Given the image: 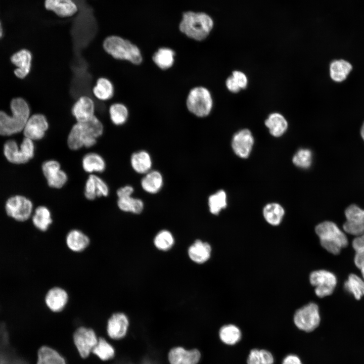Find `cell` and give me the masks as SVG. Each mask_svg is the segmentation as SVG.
<instances>
[{"label":"cell","mask_w":364,"mask_h":364,"mask_svg":"<svg viewBox=\"0 0 364 364\" xmlns=\"http://www.w3.org/2000/svg\"><path fill=\"white\" fill-rule=\"evenodd\" d=\"M109 193L108 186L101 177L94 174L89 175L84 187V196L87 199L93 200L97 197H106Z\"/></svg>","instance_id":"2e32d148"},{"label":"cell","mask_w":364,"mask_h":364,"mask_svg":"<svg viewBox=\"0 0 364 364\" xmlns=\"http://www.w3.org/2000/svg\"><path fill=\"white\" fill-rule=\"evenodd\" d=\"M42 171L48 185L51 188L60 189L67 181L66 173L61 169L60 164L56 160L45 161L42 165Z\"/></svg>","instance_id":"7c38bea8"},{"label":"cell","mask_w":364,"mask_h":364,"mask_svg":"<svg viewBox=\"0 0 364 364\" xmlns=\"http://www.w3.org/2000/svg\"><path fill=\"white\" fill-rule=\"evenodd\" d=\"M265 125L274 136L279 137L287 130L288 122L284 116L279 113L270 114L265 121Z\"/></svg>","instance_id":"cb8c5ba5"},{"label":"cell","mask_w":364,"mask_h":364,"mask_svg":"<svg viewBox=\"0 0 364 364\" xmlns=\"http://www.w3.org/2000/svg\"><path fill=\"white\" fill-rule=\"evenodd\" d=\"M73 340L80 355L83 358L88 356L98 341L95 332L85 327H80L75 331Z\"/></svg>","instance_id":"4fadbf2b"},{"label":"cell","mask_w":364,"mask_h":364,"mask_svg":"<svg viewBox=\"0 0 364 364\" xmlns=\"http://www.w3.org/2000/svg\"><path fill=\"white\" fill-rule=\"evenodd\" d=\"M10 106L11 116L0 111V134L2 135H10L21 131L29 118V106L22 98L13 99Z\"/></svg>","instance_id":"3957f363"},{"label":"cell","mask_w":364,"mask_h":364,"mask_svg":"<svg viewBox=\"0 0 364 364\" xmlns=\"http://www.w3.org/2000/svg\"><path fill=\"white\" fill-rule=\"evenodd\" d=\"M352 246L355 251L354 263L359 268L364 262V233L353 240Z\"/></svg>","instance_id":"ee69618b"},{"label":"cell","mask_w":364,"mask_h":364,"mask_svg":"<svg viewBox=\"0 0 364 364\" xmlns=\"http://www.w3.org/2000/svg\"><path fill=\"white\" fill-rule=\"evenodd\" d=\"M117 206L122 211L135 214L141 213L144 208L143 201L140 199L134 198L131 196L118 199Z\"/></svg>","instance_id":"74e56055"},{"label":"cell","mask_w":364,"mask_h":364,"mask_svg":"<svg viewBox=\"0 0 364 364\" xmlns=\"http://www.w3.org/2000/svg\"><path fill=\"white\" fill-rule=\"evenodd\" d=\"M37 364H66L65 359L53 349L42 346L38 351Z\"/></svg>","instance_id":"836d02e7"},{"label":"cell","mask_w":364,"mask_h":364,"mask_svg":"<svg viewBox=\"0 0 364 364\" xmlns=\"http://www.w3.org/2000/svg\"><path fill=\"white\" fill-rule=\"evenodd\" d=\"M213 26V20L207 13L190 11L183 14L179 29L188 37L201 41L209 35Z\"/></svg>","instance_id":"7a4b0ae2"},{"label":"cell","mask_w":364,"mask_h":364,"mask_svg":"<svg viewBox=\"0 0 364 364\" xmlns=\"http://www.w3.org/2000/svg\"><path fill=\"white\" fill-rule=\"evenodd\" d=\"M133 191L134 189L132 187L129 185L125 186L117 190V196L118 199L128 197L131 196Z\"/></svg>","instance_id":"c3c4849f"},{"label":"cell","mask_w":364,"mask_h":364,"mask_svg":"<svg viewBox=\"0 0 364 364\" xmlns=\"http://www.w3.org/2000/svg\"><path fill=\"white\" fill-rule=\"evenodd\" d=\"M103 130L102 122L96 116L85 122H77L68 134V147L73 150L83 147H91L96 144L97 139L103 134Z\"/></svg>","instance_id":"6da1fadb"},{"label":"cell","mask_w":364,"mask_h":364,"mask_svg":"<svg viewBox=\"0 0 364 364\" xmlns=\"http://www.w3.org/2000/svg\"><path fill=\"white\" fill-rule=\"evenodd\" d=\"M345 215L343 229L346 233L356 237L364 233V209L351 204L345 209Z\"/></svg>","instance_id":"8fae6325"},{"label":"cell","mask_w":364,"mask_h":364,"mask_svg":"<svg viewBox=\"0 0 364 364\" xmlns=\"http://www.w3.org/2000/svg\"><path fill=\"white\" fill-rule=\"evenodd\" d=\"M174 242V238L172 234L167 230H162L159 232L154 240L155 247L162 251L170 249L173 245Z\"/></svg>","instance_id":"b9f144b4"},{"label":"cell","mask_w":364,"mask_h":364,"mask_svg":"<svg viewBox=\"0 0 364 364\" xmlns=\"http://www.w3.org/2000/svg\"><path fill=\"white\" fill-rule=\"evenodd\" d=\"M130 164L133 169L139 173L149 172L152 166V160L149 154L145 151L133 153L130 158Z\"/></svg>","instance_id":"83f0119b"},{"label":"cell","mask_w":364,"mask_h":364,"mask_svg":"<svg viewBox=\"0 0 364 364\" xmlns=\"http://www.w3.org/2000/svg\"><path fill=\"white\" fill-rule=\"evenodd\" d=\"M53 221L50 210L44 206H38L32 216L34 225L41 231H47Z\"/></svg>","instance_id":"1f68e13d"},{"label":"cell","mask_w":364,"mask_h":364,"mask_svg":"<svg viewBox=\"0 0 364 364\" xmlns=\"http://www.w3.org/2000/svg\"><path fill=\"white\" fill-rule=\"evenodd\" d=\"M293 322L296 327L302 332L309 333L314 331L321 322L318 305L310 302L298 309L294 315Z\"/></svg>","instance_id":"52a82bcc"},{"label":"cell","mask_w":364,"mask_h":364,"mask_svg":"<svg viewBox=\"0 0 364 364\" xmlns=\"http://www.w3.org/2000/svg\"><path fill=\"white\" fill-rule=\"evenodd\" d=\"M285 211L278 203H271L265 206L263 210V216L266 221L272 225H278L282 221Z\"/></svg>","instance_id":"d6a6232c"},{"label":"cell","mask_w":364,"mask_h":364,"mask_svg":"<svg viewBox=\"0 0 364 364\" xmlns=\"http://www.w3.org/2000/svg\"><path fill=\"white\" fill-rule=\"evenodd\" d=\"M162 185V176L157 171L148 172L141 180V186L143 190L151 194L157 193L161 189Z\"/></svg>","instance_id":"4dcf8cb0"},{"label":"cell","mask_w":364,"mask_h":364,"mask_svg":"<svg viewBox=\"0 0 364 364\" xmlns=\"http://www.w3.org/2000/svg\"><path fill=\"white\" fill-rule=\"evenodd\" d=\"M309 281L315 287V293L320 298L332 294L337 284L336 276L326 270L312 271L309 276Z\"/></svg>","instance_id":"9c48e42d"},{"label":"cell","mask_w":364,"mask_h":364,"mask_svg":"<svg viewBox=\"0 0 364 364\" xmlns=\"http://www.w3.org/2000/svg\"><path fill=\"white\" fill-rule=\"evenodd\" d=\"M66 242L67 247L74 252L84 250L89 244V238L78 230H72L67 235Z\"/></svg>","instance_id":"d4e9b609"},{"label":"cell","mask_w":364,"mask_h":364,"mask_svg":"<svg viewBox=\"0 0 364 364\" xmlns=\"http://www.w3.org/2000/svg\"><path fill=\"white\" fill-rule=\"evenodd\" d=\"M200 357L201 354L198 350H187L181 347L172 348L168 355L170 364H197Z\"/></svg>","instance_id":"e0dca14e"},{"label":"cell","mask_w":364,"mask_h":364,"mask_svg":"<svg viewBox=\"0 0 364 364\" xmlns=\"http://www.w3.org/2000/svg\"><path fill=\"white\" fill-rule=\"evenodd\" d=\"M281 364H303L301 358L297 354L290 353L282 359Z\"/></svg>","instance_id":"7dc6e473"},{"label":"cell","mask_w":364,"mask_h":364,"mask_svg":"<svg viewBox=\"0 0 364 364\" xmlns=\"http://www.w3.org/2000/svg\"><path fill=\"white\" fill-rule=\"evenodd\" d=\"M292 161L296 166L300 168H307L311 164L312 153L307 149H299L294 155Z\"/></svg>","instance_id":"7bdbcfd3"},{"label":"cell","mask_w":364,"mask_h":364,"mask_svg":"<svg viewBox=\"0 0 364 364\" xmlns=\"http://www.w3.org/2000/svg\"><path fill=\"white\" fill-rule=\"evenodd\" d=\"M2 34H3V30H2L1 23L0 22V38L2 36Z\"/></svg>","instance_id":"816d5d0a"},{"label":"cell","mask_w":364,"mask_h":364,"mask_svg":"<svg viewBox=\"0 0 364 364\" xmlns=\"http://www.w3.org/2000/svg\"><path fill=\"white\" fill-rule=\"evenodd\" d=\"M110 119L116 125H121L127 120L128 111L125 105L120 103L112 105L109 109Z\"/></svg>","instance_id":"ab89813d"},{"label":"cell","mask_w":364,"mask_h":364,"mask_svg":"<svg viewBox=\"0 0 364 364\" xmlns=\"http://www.w3.org/2000/svg\"><path fill=\"white\" fill-rule=\"evenodd\" d=\"M105 51L116 59L140 64L143 60L139 48L129 40L116 35L109 36L103 42Z\"/></svg>","instance_id":"5b68a950"},{"label":"cell","mask_w":364,"mask_h":364,"mask_svg":"<svg viewBox=\"0 0 364 364\" xmlns=\"http://www.w3.org/2000/svg\"><path fill=\"white\" fill-rule=\"evenodd\" d=\"M83 170L88 173H101L106 168V162L104 158L99 154L94 152L85 155L82 160Z\"/></svg>","instance_id":"484cf974"},{"label":"cell","mask_w":364,"mask_h":364,"mask_svg":"<svg viewBox=\"0 0 364 364\" xmlns=\"http://www.w3.org/2000/svg\"><path fill=\"white\" fill-rule=\"evenodd\" d=\"M315 231L322 246L333 254H338L348 244L345 233L333 222L326 221L320 223L315 226Z\"/></svg>","instance_id":"277c9868"},{"label":"cell","mask_w":364,"mask_h":364,"mask_svg":"<svg viewBox=\"0 0 364 364\" xmlns=\"http://www.w3.org/2000/svg\"><path fill=\"white\" fill-rule=\"evenodd\" d=\"M95 104L87 96L80 97L72 108V113L77 122H83L91 119L94 115Z\"/></svg>","instance_id":"d6986e66"},{"label":"cell","mask_w":364,"mask_h":364,"mask_svg":"<svg viewBox=\"0 0 364 364\" xmlns=\"http://www.w3.org/2000/svg\"><path fill=\"white\" fill-rule=\"evenodd\" d=\"M246 364H261L260 349H251L246 358Z\"/></svg>","instance_id":"f6af8a7d"},{"label":"cell","mask_w":364,"mask_h":364,"mask_svg":"<svg viewBox=\"0 0 364 364\" xmlns=\"http://www.w3.org/2000/svg\"><path fill=\"white\" fill-rule=\"evenodd\" d=\"M175 52L170 48H159L154 54L152 59L154 63L161 69L170 68L174 64Z\"/></svg>","instance_id":"f1b7e54d"},{"label":"cell","mask_w":364,"mask_h":364,"mask_svg":"<svg viewBox=\"0 0 364 364\" xmlns=\"http://www.w3.org/2000/svg\"><path fill=\"white\" fill-rule=\"evenodd\" d=\"M92 352L103 360L112 358L114 355L113 347L104 338H100Z\"/></svg>","instance_id":"60d3db41"},{"label":"cell","mask_w":364,"mask_h":364,"mask_svg":"<svg viewBox=\"0 0 364 364\" xmlns=\"http://www.w3.org/2000/svg\"><path fill=\"white\" fill-rule=\"evenodd\" d=\"M186 105L188 110L199 117H204L211 112L213 100L209 90L203 86H196L189 92Z\"/></svg>","instance_id":"8992f818"},{"label":"cell","mask_w":364,"mask_h":364,"mask_svg":"<svg viewBox=\"0 0 364 364\" xmlns=\"http://www.w3.org/2000/svg\"><path fill=\"white\" fill-rule=\"evenodd\" d=\"M93 94L98 99L106 101L111 98L114 94V87L111 82L104 77L100 78L94 87Z\"/></svg>","instance_id":"e575fe53"},{"label":"cell","mask_w":364,"mask_h":364,"mask_svg":"<svg viewBox=\"0 0 364 364\" xmlns=\"http://www.w3.org/2000/svg\"><path fill=\"white\" fill-rule=\"evenodd\" d=\"M219 336L223 343L230 346L238 344L242 338L241 331L237 326L233 324L222 326L219 330Z\"/></svg>","instance_id":"f546056e"},{"label":"cell","mask_w":364,"mask_h":364,"mask_svg":"<svg viewBox=\"0 0 364 364\" xmlns=\"http://www.w3.org/2000/svg\"><path fill=\"white\" fill-rule=\"evenodd\" d=\"M227 205L226 195L222 190H219L211 195L208 198V206L210 212L215 215L219 214Z\"/></svg>","instance_id":"f35d334b"},{"label":"cell","mask_w":364,"mask_h":364,"mask_svg":"<svg viewBox=\"0 0 364 364\" xmlns=\"http://www.w3.org/2000/svg\"><path fill=\"white\" fill-rule=\"evenodd\" d=\"M5 208L9 216L16 220L24 221L30 217L33 205L31 201L27 198L17 195L7 200Z\"/></svg>","instance_id":"30bf717a"},{"label":"cell","mask_w":364,"mask_h":364,"mask_svg":"<svg viewBox=\"0 0 364 364\" xmlns=\"http://www.w3.org/2000/svg\"><path fill=\"white\" fill-rule=\"evenodd\" d=\"M128 325V319L125 314L121 312L115 313L108 321V334L112 339H121L125 336Z\"/></svg>","instance_id":"ac0fdd59"},{"label":"cell","mask_w":364,"mask_h":364,"mask_svg":"<svg viewBox=\"0 0 364 364\" xmlns=\"http://www.w3.org/2000/svg\"><path fill=\"white\" fill-rule=\"evenodd\" d=\"M31 60V53L25 49L21 50L11 57L12 62L17 67L14 73L18 77L23 78L27 75L30 70Z\"/></svg>","instance_id":"7402d4cb"},{"label":"cell","mask_w":364,"mask_h":364,"mask_svg":"<svg viewBox=\"0 0 364 364\" xmlns=\"http://www.w3.org/2000/svg\"><path fill=\"white\" fill-rule=\"evenodd\" d=\"M47 10L53 11L61 17H68L75 15L78 7L74 0H45Z\"/></svg>","instance_id":"ffe728a7"},{"label":"cell","mask_w":364,"mask_h":364,"mask_svg":"<svg viewBox=\"0 0 364 364\" xmlns=\"http://www.w3.org/2000/svg\"><path fill=\"white\" fill-rule=\"evenodd\" d=\"M68 300V295L66 291L60 287L51 289L47 293L45 302L48 307L52 311H62L66 306Z\"/></svg>","instance_id":"44dd1931"},{"label":"cell","mask_w":364,"mask_h":364,"mask_svg":"<svg viewBox=\"0 0 364 364\" xmlns=\"http://www.w3.org/2000/svg\"><path fill=\"white\" fill-rule=\"evenodd\" d=\"M211 248L210 245L199 240L196 241L189 248L190 258L197 263H203L210 258Z\"/></svg>","instance_id":"603a6c76"},{"label":"cell","mask_w":364,"mask_h":364,"mask_svg":"<svg viewBox=\"0 0 364 364\" xmlns=\"http://www.w3.org/2000/svg\"><path fill=\"white\" fill-rule=\"evenodd\" d=\"M247 84V76L243 72L238 70L234 71L225 81L228 89L233 93H237L241 89L245 88Z\"/></svg>","instance_id":"d590c367"},{"label":"cell","mask_w":364,"mask_h":364,"mask_svg":"<svg viewBox=\"0 0 364 364\" xmlns=\"http://www.w3.org/2000/svg\"><path fill=\"white\" fill-rule=\"evenodd\" d=\"M4 153L7 159L15 164H23L32 159L34 154L33 141L25 138L19 148L14 140L7 141L4 146Z\"/></svg>","instance_id":"ba28073f"},{"label":"cell","mask_w":364,"mask_h":364,"mask_svg":"<svg viewBox=\"0 0 364 364\" xmlns=\"http://www.w3.org/2000/svg\"><path fill=\"white\" fill-rule=\"evenodd\" d=\"M359 268L361 270V272L364 279V262L360 265Z\"/></svg>","instance_id":"f907efd6"},{"label":"cell","mask_w":364,"mask_h":364,"mask_svg":"<svg viewBox=\"0 0 364 364\" xmlns=\"http://www.w3.org/2000/svg\"><path fill=\"white\" fill-rule=\"evenodd\" d=\"M261 364H274L275 357L273 354L268 350L260 349Z\"/></svg>","instance_id":"bcb514c9"},{"label":"cell","mask_w":364,"mask_h":364,"mask_svg":"<svg viewBox=\"0 0 364 364\" xmlns=\"http://www.w3.org/2000/svg\"><path fill=\"white\" fill-rule=\"evenodd\" d=\"M344 288L359 300L364 295V281L355 274H351L344 283Z\"/></svg>","instance_id":"8d00e7d4"},{"label":"cell","mask_w":364,"mask_h":364,"mask_svg":"<svg viewBox=\"0 0 364 364\" xmlns=\"http://www.w3.org/2000/svg\"><path fill=\"white\" fill-rule=\"evenodd\" d=\"M352 68L351 64L346 60H334L330 65V77L335 81L341 82L347 78Z\"/></svg>","instance_id":"4316f807"},{"label":"cell","mask_w":364,"mask_h":364,"mask_svg":"<svg viewBox=\"0 0 364 364\" xmlns=\"http://www.w3.org/2000/svg\"><path fill=\"white\" fill-rule=\"evenodd\" d=\"M254 142L251 132L248 129H243L236 132L233 135L232 147L238 156L247 158L251 153Z\"/></svg>","instance_id":"5bb4252c"},{"label":"cell","mask_w":364,"mask_h":364,"mask_svg":"<svg viewBox=\"0 0 364 364\" xmlns=\"http://www.w3.org/2000/svg\"><path fill=\"white\" fill-rule=\"evenodd\" d=\"M48 128L49 123L44 115L34 114L29 118L25 125L24 135L32 141L39 140L43 138Z\"/></svg>","instance_id":"9a60e30c"},{"label":"cell","mask_w":364,"mask_h":364,"mask_svg":"<svg viewBox=\"0 0 364 364\" xmlns=\"http://www.w3.org/2000/svg\"><path fill=\"white\" fill-rule=\"evenodd\" d=\"M360 134H361V136L362 139L364 141V122L363 123L362 126L361 127Z\"/></svg>","instance_id":"681fc988"}]
</instances>
